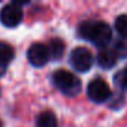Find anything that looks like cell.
I'll return each mask as SVG.
<instances>
[{"mask_svg": "<svg viewBox=\"0 0 127 127\" xmlns=\"http://www.w3.org/2000/svg\"><path fill=\"white\" fill-rule=\"evenodd\" d=\"M80 37L91 41L95 46L106 47L112 39L111 28L103 21H84L79 25Z\"/></svg>", "mask_w": 127, "mask_h": 127, "instance_id": "cell-1", "label": "cell"}, {"mask_svg": "<svg viewBox=\"0 0 127 127\" xmlns=\"http://www.w3.org/2000/svg\"><path fill=\"white\" fill-rule=\"evenodd\" d=\"M52 82L57 90L67 96H76L81 90V81L67 70H57L52 75Z\"/></svg>", "mask_w": 127, "mask_h": 127, "instance_id": "cell-2", "label": "cell"}, {"mask_svg": "<svg viewBox=\"0 0 127 127\" xmlns=\"http://www.w3.org/2000/svg\"><path fill=\"white\" fill-rule=\"evenodd\" d=\"M94 62V57L90 50L84 46L75 47L70 54V64L71 66L80 72H86L91 69Z\"/></svg>", "mask_w": 127, "mask_h": 127, "instance_id": "cell-3", "label": "cell"}, {"mask_svg": "<svg viewBox=\"0 0 127 127\" xmlns=\"http://www.w3.org/2000/svg\"><path fill=\"white\" fill-rule=\"evenodd\" d=\"M87 96L92 102L102 103L111 97V90L102 79H94L87 85Z\"/></svg>", "mask_w": 127, "mask_h": 127, "instance_id": "cell-4", "label": "cell"}, {"mask_svg": "<svg viewBox=\"0 0 127 127\" xmlns=\"http://www.w3.org/2000/svg\"><path fill=\"white\" fill-rule=\"evenodd\" d=\"M23 20V9L15 1L0 10V21L6 28H15Z\"/></svg>", "mask_w": 127, "mask_h": 127, "instance_id": "cell-5", "label": "cell"}, {"mask_svg": "<svg viewBox=\"0 0 127 127\" xmlns=\"http://www.w3.org/2000/svg\"><path fill=\"white\" fill-rule=\"evenodd\" d=\"M49 59H50L49 50L47 46H45L44 44L40 42L32 44L28 50V60L35 67H42L49 61Z\"/></svg>", "mask_w": 127, "mask_h": 127, "instance_id": "cell-6", "label": "cell"}, {"mask_svg": "<svg viewBox=\"0 0 127 127\" xmlns=\"http://www.w3.org/2000/svg\"><path fill=\"white\" fill-rule=\"evenodd\" d=\"M118 57L112 47H102L97 54V64L102 69H111L116 65Z\"/></svg>", "mask_w": 127, "mask_h": 127, "instance_id": "cell-7", "label": "cell"}, {"mask_svg": "<svg viewBox=\"0 0 127 127\" xmlns=\"http://www.w3.org/2000/svg\"><path fill=\"white\" fill-rule=\"evenodd\" d=\"M14 49L9 44L0 41V77L6 72L10 61L14 59Z\"/></svg>", "mask_w": 127, "mask_h": 127, "instance_id": "cell-8", "label": "cell"}, {"mask_svg": "<svg viewBox=\"0 0 127 127\" xmlns=\"http://www.w3.org/2000/svg\"><path fill=\"white\" fill-rule=\"evenodd\" d=\"M50 59L52 60H60L65 52V44L61 39H51L47 45Z\"/></svg>", "mask_w": 127, "mask_h": 127, "instance_id": "cell-9", "label": "cell"}, {"mask_svg": "<svg viewBox=\"0 0 127 127\" xmlns=\"http://www.w3.org/2000/svg\"><path fill=\"white\" fill-rule=\"evenodd\" d=\"M36 126L37 127H57V118L54 112L44 111L37 116Z\"/></svg>", "mask_w": 127, "mask_h": 127, "instance_id": "cell-10", "label": "cell"}, {"mask_svg": "<svg viewBox=\"0 0 127 127\" xmlns=\"http://www.w3.org/2000/svg\"><path fill=\"white\" fill-rule=\"evenodd\" d=\"M115 29L117 31V34L123 37V39H127V15L123 14V15H120L116 18L115 20Z\"/></svg>", "mask_w": 127, "mask_h": 127, "instance_id": "cell-11", "label": "cell"}, {"mask_svg": "<svg viewBox=\"0 0 127 127\" xmlns=\"http://www.w3.org/2000/svg\"><path fill=\"white\" fill-rule=\"evenodd\" d=\"M115 84L121 90H127V66L115 75Z\"/></svg>", "mask_w": 127, "mask_h": 127, "instance_id": "cell-12", "label": "cell"}, {"mask_svg": "<svg viewBox=\"0 0 127 127\" xmlns=\"http://www.w3.org/2000/svg\"><path fill=\"white\" fill-rule=\"evenodd\" d=\"M112 49L115 50V52H116V55H117L118 59H123V57L127 56V44L125 41H122V40L116 41L113 44Z\"/></svg>", "mask_w": 127, "mask_h": 127, "instance_id": "cell-13", "label": "cell"}, {"mask_svg": "<svg viewBox=\"0 0 127 127\" xmlns=\"http://www.w3.org/2000/svg\"><path fill=\"white\" fill-rule=\"evenodd\" d=\"M0 127H1V122H0Z\"/></svg>", "mask_w": 127, "mask_h": 127, "instance_id": "cell-14", "label": "cell"}]
</instances>
